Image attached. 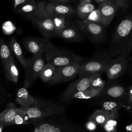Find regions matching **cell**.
Masks as SVG:
<instances>
[{
	"label": "cell",
	"mask_w": 132,
	"mask_h": 132,
	"mask_svg": "<svg viewBox=\"0 0 132 132\" xmlns=\"http://www.w3.org/2000/svg\"><path fill=\"white\" fill-rule=\"evenodd\" d=\"M13 10L14 9L19 5H21L23 3H24L26 0H13Z\"/></svg>",
	"instance_id": "e575fe53"
},
{
	"label": "cell",
	"mask_w": 132,
	"mask_h": 132,
	"mask_svg": "<svg viewBox=\"0 0 132 132\" xmlns=\"http://www.w3.org/2000/svg\"><path fill=\"white\" fill-rule=\"evenodd\" d=\"M23 43L25 48L33 56L47 52L55 47L50 38L27 37L23 39Z\"/></svg>",
	"instance_id": "8992f818"
},
{
	"label": "cell",
	"mask_w": 132,
	"mask_h": 132,
	"mask_svg": "<svg viewBox=\"0 0 132 132\" xmlns=\"http://www.w3.org/2000/svg\"><path fill=\"white\" fill-rule=\"evenodd\" d=\"M57 71V67L51 63L44 64L42 67L39 77L44 82H48L54 76Z\"/></svg>",
	"instance_id": "7402d4cb"
},
{
	"label": "cell",
	"mask_w": 132,
	"mask_h": 132,
	"mask_svg": "<svg viewBox=\"0 0 132 132\" xmlns=\"http://www.w3.org/2000/svg\"><path fill=\"white\" fill-rule=\"evenodd\" d=\"M96 125H97L93 121L89 120L86 124V127L90 131H94L96 128Z\"/></svg>",
	"instance_id": "1f68e13d"
},
{
	"label": "cell",
	"mask_w": 132,
	"mask_h": 132,
	"mask_svg": "<svg viewBox=\"0 0 132 132\" xmlns=\"http://www.w3.org/2000/svg\"><path fill=\"white\" fill-rule=\"evenodd\" d=\"M6 79L11 82L16 83L19 78V71L15 65L14 58L12 59L6 65L3 67Z\"/></svg>",
	"instance_id": "ac0fdd59"
},
{
	"label": "cell",
	"mask_w": 132,
	"mask_h": 132,
	"mask_svg": "<svg viewBox=\"0 0 132 132\" xmlns=\"http://www.w3.org/2000/svg\"><path fill=\"white\" fill-rule=\"evenodd\" d=\"M33 132H40V130L36 127V128H35V130H34V131Z\"/></svg>",
	"instance_id": "b9f144b4"
},
{
	"label": "cell",
	"mask_w": 132,
	"mask_h": 132,
	"mask_svg": "<svg viewBox=\"0 0 132 132\" xmlns=\"http://www.w3.org/2000/svg\"><path fill=\"white\" fill-rule=\"evenodd\" d=\"M117 5L112 1H107L99 5L101 23L104 26H107L112 21L118 9Z\"/></svg>",
	"instance_id": "8fae6325"
},
{
	"label": "cell",
	"mask_w": 132,
	"mask_h": 132,
	"mask_svg": "<svg viewBox=\"0 0 132 132\" xmlns=\"http://www.w3.org/2000/svg\"><path fill=\"white\" fill-rule=\"evenodd\" d=\"M103 72L90 75L79 77L78 79L72 83L66 89L62 94V97L67 98L75 93L80 92L89 89L92 81L95 78L101 76Z\"/></svg>",
	"instance_id": "ba28073f"
},
{
	"label": "cell",
	"mask_w": 132,
	"mask_h": 132,
	"mask_svg": "<svg viewBox=\"0 0 132 132\" xmlns=\"http://www.w3.org/2000/svg\"><path fill=\"white\" fill-rule=\"evenodd\" d=\"M18 108L12 103H9L5 109L0 113V124L7 127L11 125Z\"/></svg>",
	"instance_id": "9a60e30c"
},
{
	"label": "cell",
	"mask_w": 132,
	"mask_h": 132,
	"mask_svg": "<svg viewBox=\"0 0 132 132\" xmlns=\"http://www.w3.org/2000/svg\"><path fill=\"white\" fill-rule=\"evenodd\" d=\"M125 91V88L122 86H114L109 88L106 91V93L111 97H119L124 94Z\"/></svg>",
	"instance_id": "4316f807"
},
{
	"label": "cell",
	"mask_w": 132,
	"mask_h": 132,
	"mask_svg": "<svg viewBox=\"0 0 132 132\" xmlns=\"http://www.w3.org/2000/svg\"><path fill=\"white\" fill-rule=\"evenodd\" d=\"M125 1V2L127 6V7L129 6L130 3V2H131V0H124Z\"/></svg>",
	"instance_id": "ab89813d"
},
{
	"label": "cell",
	"mask_w": 132,
	"mask_h": 132,
	"mask_svg": "<svg viewBox=\"0 0 132 132\" xmlns=\"http://www.w3.org/2000/svg\"><path fill=\"white\" fill-rule=\"evenodd\" d=\"M9 47L13 55L15 56L23 68H26L32 60V57L26 59L23 55L22 48L14 37H12L9 42Z\"/></svg>",
	"instance_id": "5bb4252c"
},
{
	"label": "cell",
	"mask_w": 132,
	"mask_h": 132,
	"mask_svg": "<svg viewBox=\"0 0 132 132\" xmlns=\"http://www.w3.org/2000/svg\"><path fill=\"white\" fill-rule=\"evenodd\" d=\"M13 55L9 47L3 39H0V59L3 67L12 59H13Z\"/></svg>",
	"instance_id": "ffe728a7"
},
{
	"label": "cell",
	"mask_w": 132,
	"mask_h": 132,
	"mask_svg": "<svg viewBox=\"0 0 132 132\" xmlns=\"http://www.w3.org/2000/svg\"><path fill=\"white\" fill-rule=\"evenodd\" d=\"M4 128V126L0 124V132H2L3 131V128Z\"/></svg>",
	"instance_id": "60d3db41"
},
{
	"label": "cell",
	"mask_w": 132,
	"mask_h": 132,
	"mask_svg": "<svg viewBox=\"0 0 132 132\" xmlns=\"http://www.w3.org/2000/svg\"><path fill=\"white\" fill-rule=\"evenodd\" d=\"M45 62L42 54L34 55L31 62L25 68V76L24 80V87L29 88L39 77V73Z\"/></svg>",
	"instance_id": "52a82bcc"
},
{
	"label": "cell",
	"mask_w": 132,
	"mask_h": 132,
	"mask_svg": "<svg viewBox=\"0 0 132 132\" xmlns=\"http://www.w3.org/2000/svg\"><path fill=\"white\" fill-rule=\"evenodd\" d=\"M45 5V2H39L37 11L29 19L32 21L44 37L48 38L56 37V16L47 11Z\"/></svg>",
	"instance_id": "7a4b0ae2"
},
{
	"label": "cell",
	"mask_w": 132,
	"mask_h": 132,
	"mask_svg": "<svg viewBox=\"0 0 132 132\" xmlns=\"http://www.w3.org/2000/svg\"><path fill=\"white\" fill-rule=\"evenodd\" d=\"M56 37H60L70 41H78L82 39L81 32L77 26L70 24L69 23L56 34Z\"/></svg>",
	"instance_id": "4fadbf2b"
},
{
	"label": "cell",
	"mask_w": 132,
	"mask_h": 132,
	"mask_svg": "<svg viewBox=\"0 0 132 132\" xmlns=\"http://www.w3.org/2000/svg\"><path fill=\"white\" fill-rule=\"evenodd\" d=\"M113 1L118 7H123V8H127V6L124 0H111Z\"/></svg>",
	"instance_id": "836d02e7"
},
{
	"label": "cell",
	"mask_w": 132,
	"mask_h": 132,
	"mask_svg": "<svg viewBox=\"0 0 132 132\" xmlns=\"http://www.w3.org/2000/svg\"><path fill=\"white\" fill-rule=\"evenodd\" d=\"M89 21L96 22L98 23H101V19H100V14L99 12L98 9H94L87 17L86 19Z\"/></svg>",
	"instance_id": "4dcf8cb0"
},
{
	"label": "cell",
	"mask_w": 132,
	"mask_h": 132,
	"mask_svg": "<svg viewBox=\"0 0 132 132\" xmlns=\"http://www.w3.org/2000/svg\"><path fill=\"white\" fill-rule=\"evenodd\" d=\"M45 7L46 11L51 14L64 18L73 15L75 12L72 7L64 4L49 3L45 4Z\"/></svg>",
	"instance_id": "7c38bea8"
},
{
	"label": "cell",
	"mask_w": 132,
	"mask_h": 132,
	"mask_svg": "<svg viewBox=\"0 0 132 132\" xmlns=\"http://www.w3.org/2000/svg\"><path fill=\"white\" fill-rule=\"evenodd\" d=\"M124 106V104L123 102L107 101L103 103L102 109L107 112L111 116L117 117L118 109Z\"/></svg>",
	"instance_id": "603a6c76"
},
{
	"label": "cell",
	"mask_w": 132,
	"mask_h": 132,
	"mask_svg": "<svg viewBox=\"0 0 132 132\" xmlns=\"http://www.w3.org/2000/svg\"><path fill=\"white\" fill-rule=\"evenodd\" d=\"M29 120L30 119L28 117L25 107L20 106L19 108H18L16 114L11 125L27 124L29 122Z\"/></svg>",
	"instance_id": "cb8c5ba5"
},
{
	"label": "cell",
	"mask_w": 132,
	"mask_h": 132,
	"mask_svg": "<svg viewBox=\"0 0 132 132\" xmlns=\"http://www.w3.org/2000/svg\"><path fill=\"white\" fill-rule=\"evenodd\" d=\"M110 1V0H95L96 3H97L98 4H99V5L107 2V1Z\"/></svg>",
	"instance_id": "f35d334b"
},
{
	"label": "cell",
	"mask_w": 132,
	"mask_h": 132,
	"mask_svg": "<svg viewBox=\"0 0 132 132\" xmlns=\"http://www.w3.org/2000/svg\"><path fill=\"white\" fill-rule=\"evenodd\" d=\"M38 9V4L34 0H26V1L18 6L14 10L21 14L27 16L28 18L32 16Z\"/></svg>",
	"instance_id": "e0dca14e"
},
{
	"label": "cell",
	"mask_w": 132,
	"mask_h": 132,
	"mask_svg": "<svg viewBox=\"0 0 132 132\" xmlns=\"http://www.w3.org/2000/svg\"><path fill=\"white\" fill-rule=\"evenodd\" d=\"M26 113L29 119H39L43 118L47 115L50 114L51 112L48 110H44L39 106L31 105L28 107H25Z\"/></svg>",
	"instance_id": "44dd1931"
},
{
	"label": "cell",
	"mask_w": 132,
	"mask_h": 132,
	"mask_svg": "<svg viewBox=\"0 0 132 132\" xmlns=\"http://www.w3.org/2000/svg\"><path fill=\"white\" fill-rule=\"evenodd\" d=\"M132 20L130 17L122 19L114 30L108 53L110 56H121L127 58L132 50Z\"/></svg>",
	"instance_id": "6da1fadb"
},
{
	"label": "cell",
	"mask_w": 132,
	"mask_h": 132,
	"mask_svg": "<svg viewBox=\"0 0 132 132\" xmlns=\"http://www.w3.org/2000/svg\"><path fill=\"white\" fill-rule=\"evenodd\" d=\"M0 76H1V73H0Z\"/></svg>",
	"instance_id": "7bdbcfd3"
},
{
	"label": "cell",
	"mask_w": 132,
	"mask_h": 132,
	"mask_svg": "<svg viewBox=\"0 0 132 132\" xmlns=\"http://www.w3.org/2000/svg\"><path fill=\"white\" fill-rule=\"evenodd\" d=\"M128 102L129 103L132 102V86L130 85L128 90Z\"/></svg>",
	"instance_id": "d590c367"
},
{
	"label": "cell",
	"mask_w": 132,
	"mask_h": 132,
	"mask_svg": "<svg viewBox=\"0 0 132 132\" xmlns=\"http://www.w3.org/2000/svg\"><path fill=\"white\" fill-rule=\"evenodd\" d=\"M111 116L103 109L95 110L90 116V120L93 121L96 125L103 124Z\"/></svg>",
	"instance_id": "d4e9b609"
},
{
	"label": "cell",
	"mask_w": 132,
	"mask_h": 132,
	"mask_svg": "<svg viewBox=\"0 0 132 132\" xmlns=\"http://www.w3.org/2000/svg\"><path fill=\"white\" fill-rule=\"evenodd\" d=\"M51 3H59V4H64L71 2L72 0H50Z\"/></svg>",
	"instance_id": "8d00e7d4"
},
{
	"label": "cell",
	"mask_w": 132,
	"mask_h": 132,
	"mask_svg": "<svg viewBox=\"0 0 132 132\" xmlns=\"http://www.w3.org/2000/svg\"><path fill=\"white\" fill-rule=\"evenodd\" d=\"M81 63H75L65 66L57 68V71L53 78L48 81L51 84L69 81L76 77Z\"/></svg>",
	"instance_id": "9c48e42d"
},
{
	"label": "cell",
	"mask_w": 132,
	"mask_h": 132,
	"mask_svg": "<svg viewBox=\"0 0 132 132\" xmlns=\"http://www.w3.org/2000/svg\"><path fill=\"white\" fill-rule=\"evenodd\" d=\"M95 9V7L92 3L81 2L76 8L77 14L79 20H86Z\"/></svg>",
	"instance_id": "d6986e66"
},
{
	"label": "cell",
	"mask_w": 132,
	"mask_h": 132,
	"mask_svg": "<svg viewBox=\"0 0 132 132\" xmlns=\"http://www.w3.org/2000/svg\"><path fill=\"white\" fill-rule=\"evenodd\" d=\"M128 65V62L127 58L118 56L112 59H111L104 72L109 79H113L124 73Z\"/></svg>",
	"instance_id": "30bf717a"
},
{
	"label": "cell",
	"mask_w": 132,
	"mask_h": 132,
	"mask_svg": "<svg viewBox=\"0 0 132 132\" xmlns=\"http://www.w3.org/2000/svg\"><path fill=\"white\" fill-rule=\"evenodd\" d=\"M47 63L58 68L75 63H82L84 58L72 52L59 49L56 47L45 53Z\"/></svg>",
	"instance_id": "277c9868"
},
{
	"label": "cell",
	"mask_w": 132,
	"mask_h": 132,
	"mask_svg": "<svg viewBox=\"0 0 132 132\" xmlns=\"http://www.w3.org/2000/svg\"><path fill=\"white\" fill-rule=\"evenodd\" d=\"M0 94L4 96L5 97H10L11 96L10 94L4 87V86L0 82Z\"/></svg>",
	"instance_id": "d6a6232c"
},
{
	"label": "cell",
	"mask_w": 132,
	"mask_h": 132,
	"mask_svg": "<svg viewBox=\"0 0 132 132\" xmlns=\"http://www.w3.org/2000/svg\"><path fill=\"white\" fill-rule=\"evenodd\" d=\"M81 1H82V0H81Z\"/></svg>",
	"instance_id": "ee69618b"
},
{
	"label": "cell",
	"mask_w": 132,
	"mask_h": 132,
	"mask_svg": "<svg viewBox=\"0 0 132 132\" xmlns=\"http://www.w3.org/2000/svg\"><path fill=\"white\" fill-rule=\"evenodd\" d=\"M16 102L22 107H28L36 103V100L29 93L26 88H21L17 92Z\"/></svg>",
	"instance_id": "2e32d148"
},
{
	"label": "cell",
	"mask_w": 132,
	"mask_h": 132,
	"mask_svg": "<svg viewBox=\"0 0 132 132\" xmlns=\"http://www.w3.org/2000/svg\"><path fill=\"white\" fill-rule=\"evenodd\" d=\"M37 128L40 132H63L60 128L47 123H42Z\"/></svg>",
	"instance_id": "f1b7e54d"
},
{
	"label": "cell",
	"mask_w": 132,
	"mask_h": 132,
	"mask_svg": "<svg viewBox=\"0 0 132 132\" xmlns=\"http://www.w3.org/2000/svg\"><path fill=\"white\" fill-rule=\"evenodd\" d=\"M6 97H5L2 95L0 94V104H4L6 101Z\"/></svg>",
	"instance_id": "74e56055"
},
{
	"label": "cell",
	"mask_w": 132,
	"mask_h": 132,
	"mask_svg": "<svg viewBox=\"0 0 132 132\" xmlns=\"http://www.w3.org/2000/svg\"><path fill=\"white\" fill-rule=\"evenodd\" d=\"M116 118V117H110L109 119L101 125L107 132L116 131L117 122Z\"/></svg>",
	"instance_id": "83f0119b"
},
{
	"label": "cell",
	"mask_w": 132,
	"mask_h": 132,
	"mask_svg": "<svg viewBox=\"0 0 132 132\" xmlns=\"http://www.w3.org/2000/svg\"><path fill=\"white\" fill-rule=\"evenodd\" d=\"M76 24L80 31L93 43H99L104 40L105 26L102 24L87 20H77Z\"/></svg>",
	"instance_id": "5b68a950"
},
{
	"label": "cell",
	"mask_w": 132,
	"mask_h": 132,
	"mask_svg": "<svg viewBox=\"0 0 132 132\" xmlns=\"http://www.w3.org/2000/svg\"><path fill=\"white\" fill-rule=\"evenodd\" d=\"M102 89H88L82 92L75 93L71 97L79 99H89L94 97L100 94Z\"/></svg>",
	"instance_id": "484cf974"
},
{
	"label": "cell",
	"mask_w": 132,
	"mask_h": 132,
	"mask_svg": "<svg viewBox=\"0 0 132 132\" xmlns=\"http://www.w3.org/2000/svg\"><path fill=\"white\" fill-rule=\"evenodd\" d=\"M105 86V82L103 81L100 76L94 79L91 82L89 89H103Z\"/></svg>",
	"instance_id": "f546056e"
},
{
	"label": "cell",
	"mask_w": 132,
	"mask_h": 132,
	"mask_svg": "<svg viewBox=\"0 0 132 132\" xmlns=\"http://www.w3.org/2000/svg\"><path fill=\"white\" fill-rule=\"evenodd\" d=\"M111 59L108 52L98 53L80 64L77 75L81 77L103 72Z\"/></svg>",
	"instance_id": "3957f363"
}]
</instances>
